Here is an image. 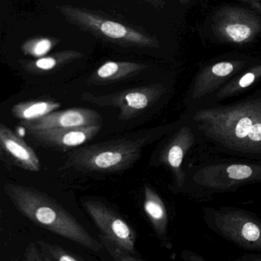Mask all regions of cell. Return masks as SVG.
<instances>
[{
    "label": "cell",
    "instance_id": "obj_1",
    "mask_svg": "<svg viewBox=\"0 0 261 261\" xmlns=\"http://www.w3.org/2000/svg\"><path fill=\"white\" fill-rule=\"evenodd\" d=\"M184 116L215 152L261 161V94L227 105L201 103Z\"/></svg>",
    "mask_w": 261,
    "mask_h": 261
},
{
    "label": "cell",
    "instance_id": "obj_2",
    "mask_svg": "<svg viewBox=\"0 0 261 261\" xmlns=\"http://www.w3.org/2000/svg\"><path fill=\"white\" fill-rule=\"evenodd\" d=\"M178 123L179 120L123 138L79 148L67 155L62 169L84 174L124 172L140 160L145 146L172 132Z\"/></svg>",
    "mask_w": 261,
    "mask_h": 261
},
{
    "label": "cell",
    "instance_id": "obj_3",
    "mask_svg": "<svg viewBox=\"0 0 261 261\" xmlns=\"http://www.w3.org/2000/svg\"><path fill=\"white\" fill-rule=\"evenodd\" d=\"M4 189L16 209L36 225L93 251L101 250V242L91 236L69 212L46 193L10 182L4 185Z\"/></svg>",
    "mask_w": 261,
    "mask_h": 261
},
{
    "label": "cell",
    "instance_id": "obj_4",
    "mask_svg": "<svg viewBox=\"0 0 261 261\" xmlns=\"http://www.w3.org/2000/svg\"><path fill=\"white\" fill-rule=\"evenodd\" d=\"M181 193L199 198L213 194L236 192L238 189L261 182V161H212L192 165L186 169Z\"/></svg>",
    "mask_w": 261,
    "mask_h": 261
},
{
    "label": "cell",
    "instance_id": "obj_5",
    "mask_svg": "<svg viewBox=\"0 0 261 261\" xmlns=\"http://www.w3.org/2000/svg\"><path fill=\"white\" fill-rule=\"evenodd\" d=\"M57 10L67 22L110 43L127 48L156 49L160 47L158 39L149 33L98 12L71 5L58 6Z\"/></svg>",
    "mask_w": 261,
    "mask_h": 261
},
{
    "label": "cell",
    "instance_id": "obj_6",
    "mask_svg": "<svg viewBox=\"0 0 261 261\" xmlns=\"http://www.w3.org/2000/svg\"><path fill=\"white\" fill-rule=\"evenodd\" d=\"M203 220L212 231L244 250L261 252V220L238 207H206Z\"/></svg>",
    "mask_w": 261,
    "mask_h": 261
},
{
    "label": "cell",
    "instance_id": "obj_7",
    "mask_svg": "<svg viewBox=\"0 0 261 261\" xmlns=\"http://www.w3.org/2000/svg\"><path fill=\"white\" fill-rule=\"evenodd\" d=\"M199 143H201V138L196 129L183 116L177 127L166 136L151 156V166H164L172 174L171 189L175 193H181L186 184V172L183 167L185 157Z\"/></svg>",
    "mask_w": 261,
    "mask_h": 261
},
{
    "label": "cell",
    "instance_id": "obj_8",
    "mask_svg": "<svg viewBox=\"0 0 261 261\" xmlns=\"http://www.w3.org/2000/svg\"><path fill=\"white\" fill-rule=\"evenodd\" d=\"M166 92V88L163 84H152L103 95L84 93L82 100L102 108L118 109L119 118L127 121L153 108Z\"/></svg>",
    "mask_w": 261,
    "mask_h": 261
},
{
    "label": "cell",
    "instance_id": "obj_9",
    "mask_svg": "<svg viewBox=\"0 0 261 261\" xmlns=\"http://www.w3.org/2000/svg\"><path fill=\"white\" fill-rule=\"evenodd\" d=\"M212 30L221 42L244 45L261 33V19L239 7H223L214 16Z\"/></svg>",
    "mask_w": 261,
    "mask_h": 261
},
{
    "label": "cell",
    "instance_id": "obj_10",
    "mask_svg": "<svg viewBox=\"0 0 261 261\" xmlns=\"http://www.w3.org/2000/svg\"><path fill=\"white\" fill-rule=\"evenodd\" d=\"M82 203L101 234L121 246L131 254L139 256L135 247V230L116 211L105 203L91 198H83Z\"/></svg>",
    "mask_w": 261,
    "mask_h": 261
},
{
    "label": "cell",
    "instance_id": "obj_11",
    "mask_svg": "<svg viewBox=\"0 0 261 261\" xmlns=\"http://www.w3.org/2000/svg\"><path fill=\"white\" fill-rule=\"evenodd\" d=\"M244 61H226L209 65L195 77L189 94V108L202 103L244 68Z\"/></svg>",
    "mask_w": 261,
    "mask_h": 261
},
{
    "label": "cell",
    "instance_id": "obj_12",
    "mask_svg": "<svg viewBox=\"0 0 261 261\" xmlns=\"http://www.w3.org/2000/svg\"><path fill=\"white\" fill-rule=\"evenodd\" d=\"M101 127L102 125H93L85 127L56 128L40 130L25 129V132L32 142L41 147L66 150L91 141L99 134Z\"/></svg>",
    "mask_w": 261,
    "mask_h": 261
},
{
    "label": "cell",
    "instance_id": "obj_13",
    "mask_svg": "<svg viewBox=\"0 0 261 261\" xmlns=\"http://www.w3.org/2000/svg\"><path fill=\"white\" fill-rule=\"evenodd\" d=\"M102 117L99 113L88 108H76L62 111H53L46 116L30 121H20L25 129H56V128L85 127L102 125Z\"/></svg>",
    "mask_w": 261,
    "mask_h": 261
},
{
    "label": "cell",
    "instance_id": "obj_14",
    "mask_svg": "<svg viewBox=\"0 0 261 261\" xmlns=\"http://www.w3.org/2000/svg\"><path fill=\"white\" fill-rule=\"evenodd\" d=\"M0 149L10 164L30 172L40 171V160L33 148L4 123L0 124Z\"/></svg>",
    "mask_w": 261,
    "mask_h": 261
},
{
    "label": "cell",
    "instance_id": "obj_15",
    "mask_svg": "<svg viewBox=\"0 0 261 261\" xmlns=\"http://www.w3.org/2000/svg\"><path fill=\"white\" fill-rule=\"evenodd\" d=\"M143 209L155 233L167 248L172 247L169 240V216L164 201L152 186H143Z\"/></svg>",
    "mask_w": 261,
    "mask_h": 261
},
{
    "label": "cell",
    "instance_id": "obj_16",
    "mask_svg": "<svg viewBox=\"0 0 261 261\" xmlns=\"http://www.w3.org/2000/svg\"><path fill=\"white\" fill-rule=\"evenodd\" d=\"M148 68L144 64L134 62L109 61L99 67L88 77L90 85H103L134 77Z\"/></svg>",
    "mask_w": 261,
    "mask_h": 261
},
{
    "label": "cell",
    "instance_id": "obj_17",
    "mask_svg": "<svg viewBox=\"0 0 261 261\" xmlns=\"http://www.w3.org/2000/svg\"><path fill=\"white\" fill-rule=\"evenodd\" d=\"M84 57L83 53L76 50H65L45 56L34 61H21L19 62L24 71L30 74H44L57 71Z\"/></svg>",
    "mask_w": 261,
    "mask_h": 261
},
{
    "label": "cell",
    "instance_id": "obj_18",
    "mask_svg": "<svg viewBox=\"0 0 261 261\" xmlns=\"http://www.w3.org/2000/svg\"><path fill=\"white\" fill-rule=\"evenodd\" d=\"M260 77L261 64H259L224 84L214 94L213 99L210 102L217 103L233 96L238 95L256 83Z\"/></svg>",
    "mask_w": 261,
    "mask_h": 261
},
{
    "label": "cell",
    "instance_id": "obj_19",
    "mask_svg": "<svg viewBox=\"0 0 261 261\" xmlns=\"http://www.w3.org/2000/svg\"><path fill=\"white\" fill-rule=\"evenodd\" d=\"M61 103L53 100L21 102L12 108V115L20 121H30L46 116L60 108Z\"/></svg>",
    "mask_w": 261,
    "mask_h": 261
},
{
    "label": "cell",
    "instance_id": "obj_20",
    "mask_svg": "<svg viewBox=\"0 0 261 261\" xmlns=\"http://www.w3.org/2000/svg\"><path fill=\"white\" fill-rule=\"evenodd\" d=\"M59 42V39L55 38H34L22 44V51L27 56L39 59L46 56Z\"/></svg>",
    "mask_w": 261,
    "mask_h": 261
},
{
    "label": "cell",
    "instance_id": "obj_21",
    "mask_svg": "<svg viewBox=\"0 0 261 261\" xmlns=\"http://www.w3.org/2000/svg\"><path fill=\"white\" fill-rule=\"evenodd\" d=\"M38 246L40 249L41 253L44 261H82L83 258L72 252L66 250L61 246L51 244L45 241H39Z\"/></svg>",
    "mask_w": 261,
    "mask_h": 261
},
{
    "label": "cell",
    "instance_id": "obj_22",
    "mask_svg": "<svg viewBox=\"0 0 261 261\" xmlns=\"http://www.w3.org/2000/svg\"><path fill=\"white\" fill-rule=\"evenodd\" d=\"M99 238L100 242L103 244V247L106 248L108 253L112 256L113 259L116 261H140L143 260V258L138 257L131 254L127 250H125L121 246L118 245L116 243L113 242L111 240L100 233Z\"/></svg>",
    "mask_w": 261,
    "mask_h": 261
},
{
    "label": "cell",
    "instance_id": "obj_23",
    "mask_svg": "<svg viewBox=\"0 0 261 261\" xmlns=\"http://www.w3.org/2000/svg\"><path fill=\"white\" fill-rule=\"evenodd\" d=\"M37 244L34 242H31L27 247L25 250V260L27 261H44L41 253L40 249L38 248Z\"/></svg>",
    "mask_w": 261,
    "mask_h": 261
},
{
    "label": "cell",
    "instance_id": "obj_24",
    "mask_svg": "<svg viewBox=\"0 0 261 261\" xmlns=\"http://www.w3.org/2000/svg\"><path fill=\"white\" fill-rule=\"evenodd\" d=\"M140 1L149 4V5L152 6L157 10H161V9L164 8L165 6H166L164 0H140Z\"/></svg>",
    "mask_w": 261,
    "mask_h": 261
},
{
    "label": "cell",
    "instance_id": "obj_25",
    "mask_svg": "<svg viewBox=\"0 0 261 261\" xmlns=\"http://www.w3.org/2000/svg\"><path fill=\"white\" fill-rule=\"evenodd\" d=\"M241 2L248 4L252 8L261 14V0H241Z\"/></svg>",
    "mask_w": 261,
    "mask_h": 261
},
{
    "label": "cell",
    "instance_id": "obj_26",
    "mask_svg": "<svg viewBox=\"0 0 261 261\" xmlns=\"http://www.w3.org/2000/svg\"><path fill=\"white\" fill-rule=\"evenodd\" d=\"M238 260H260L261 261V256L259 255H249V256H244L243 257L239 258Z\"/></svg>",
    "mask_w": 261,
    "mask_h": 261
},
{
    "label": "cell",
    "instance_id": "obj_27",
    "mask_svg": "<svg viewBox=\"0 0 261 261\" xmlns=\"http://www.w3.org/2000/svg\"><path fill=\"white\" fill-rule=\"evenodd\" d=\"M178 2L181 4H187L190 2L191 0H178Z\"/></svg>",
    "mask_w": 261,
    "mask_h": 261
}]
</instances>
